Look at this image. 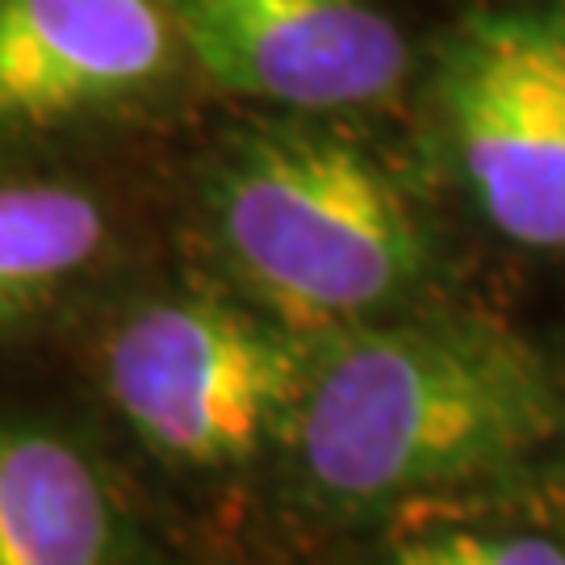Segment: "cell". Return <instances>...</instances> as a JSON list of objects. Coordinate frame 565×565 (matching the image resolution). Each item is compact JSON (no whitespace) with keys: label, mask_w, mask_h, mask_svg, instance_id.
Listing matches in <instances>:
<instances>
[{"label":"cell","mask_w":565,"mask_h":565,"mask_svg":"<svg viewBox=\"0 0 565 565\" xmlns=\"http://www.w3.org/2000/svg\"><path fill=\"white\" fill-rule=\"evenodd\" d=\"M390 565H565V548L541 536L445 532L398 548Z\"/></svg>","instance_id":"cell-9"},{"label":"cell","mask_w":565,"mask_h":565,"mask_svg":"<svg viewBox=\"0 0 565 565\" xmlns=\"http://www.w3.org/2000/svg\"><path fill=\"white\" fill-rule=\"evenodd\" d=\"M105 214L81 189L0 184V315H18L93 264Z\"/></svg>","instance_id":"cell-8"},{"label":"cell","mask_w":565,"mask_h":565,"mask_svg":"<svg viewBox=\"0 0 565 565\" xmlns=\"http://www.w3.org/2000/svg\"><path fill=\"white\" fill-rule=\"evenodd\" d=\"M210 81L289 109H356L398 93L406 39L373 0H163Z\"/></svg>","instance_id":"cell-5"},{"label":"cell","mask_w":565,"mask_h":565,"mask_svg":"<svg viewBox=\"0 0 565 565\" xmlns=\"http://www.w3.org/2000/svg\"><path fill=\"white\" fill-rule=\"evenodd\" d=\"M226 256L294 327H323L403 298L427 239L398 181L356 142L268 130L226 160L214 189Z\"/></svg>","instance_id":"cell-2"},{"label":"cell","mask_w":565,"mask_h":565,"mask_svg":"<svg viewBox=\"0 0 565 565\" xmlns=\"http://www.w3.org/2000/svg\"><path fill=\"white\" fill-rule=\"evenodd\" d=\"M440 118L486 223L565 247V9H494L448 39Z\"/></svg>","instance_id":"cell-3"},{"label":"cell","mask_w":565,"mask_h":565,"mask_svg":"<svg viewBox=\"0 0 565 565\" xmlns=\"http://www.w3.org/2000/svg\"><path fill=\"white\" fill-rule=\"evenodd\" d=\"M294 419L310 482L377 503L524 465L565 427V398L527 340L457 319L343 340Z\"/></svg>","instance_id":"cell-1"},{"label":"cell","mask_w":565,"mask_h":565,"mask_svg":"<svg viewBox=\"0 0 565 565\" xmlns=\"http://www.w3.org/2000/svg\"><path fill=\"white\" fill-rule=\"evenodd\" d=\"M168 60L163 0H0V130L135 97Z\"/></svg>","instance_id":"cell-6"},{"label":"cell","mask_w":565,"mask_h":565,"mask_svg":"<svg viewBox=\"0 0 565 565\" xmlns=\"http://www.w3.org/2000/svg\"><path fill=\"white\" fill-rule=\"evenodd\" d=\"M105 377L147 445L184 465L247 461L298 415L302 352L268 323L218 302H160L109 340Z\"/></svg>","instance_id":"cell-4"},{"label":"cell","mask_w":565,"mask_h":565,"mask_svg":"<svg viewBox=\"0 0 565 565\" xmlns=\"http://www.w3.org/2000/svg\"><path fill=\"white\" fill-rule=\"evenodd\" d=\"M0 565H118L97 465L51 431L0 427Z\"/></svg>","instance_id":"cell-7"}]
</instances>
